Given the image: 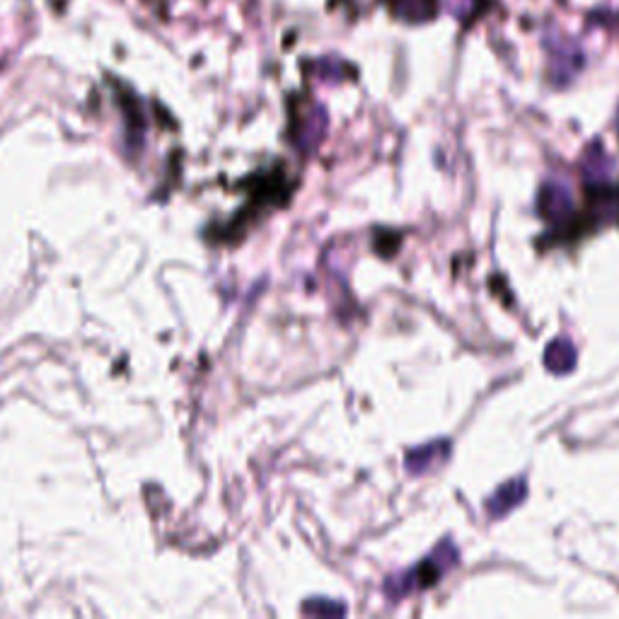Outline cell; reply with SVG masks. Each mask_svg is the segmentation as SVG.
<instances>
[{"instance_id":"obj_2","label":"cell","mask_w":619,"mask_h":619,"mask_svg":"<svg viewBox=\"0 0 619 619\" xmlns=\"http://www.w3.org/2000/svg\"><path fill=\"white\" fill-rule=\"evenodd\" d=\"M305 612H315V615H341V612H344V607L341 605H312V603H308L305 605Z\"/></svg>"},{"instance_id":"obj_1","label":"cell","mask_w":619,"mask_h":619,"mask_svg":"<svg viewBox=\"0 0 619 619\" xmlns=\"http://www.w3.org/2000/svg\"><path fill=\"white\" fill-rule=\"evenodd\" d=\"M445 561L448 559H426L424 564L416 566L412 574H404L402 578H392V583L387 588H390L392 595H404V593H409V590L431 586V583H436L443 571L448 569Z\"/></svg>"}]
</instances>
